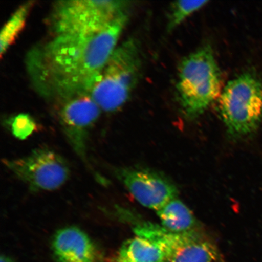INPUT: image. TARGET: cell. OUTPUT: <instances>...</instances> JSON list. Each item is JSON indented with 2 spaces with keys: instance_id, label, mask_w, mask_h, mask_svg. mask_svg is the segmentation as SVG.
<instances>
[{
  "instance_id": "1",
  "label": "cell",
  "mask_w": 262,
  "mask_h": 262,
  "mask_svg": "<svg viewBox=\"0 0 262 262\" xmlns=\"http://www.w3.org/2000/svg\"><path fill=\"white\" fill-rule=\"evenodd\" d=\"M128 19L126 11L100 32L54 36L31 49L26 66L35 90L44 97L59 101L90 94L98 75L117 47Z\"/></svg>"
},
{
  "instance_id": "2",
  "label": "cell",
  "mask_w": 262,
  "mask_h": 262,
  "mask_svg": "<svg viewBox=\"0 0 262 262\" xmlns=\"http://www.w3.org/2000/svg\"><path fill=\"white\" fill-rule=\"evenodd\" d=\"M176 89L182 112L191 120L201 116L219 98L221 73L211 46H203L180 62Z\"/></svg>"
},
{
  "instance_id": "3",
  "label": "cell",
  "mask_w": 262,
  "mask_h": 262,
  "mask_svg": "<svg viewBox=\"0 0 262 262\" xmlns=\"http://www.w3.org/2000/svg\"><path fill=\"white\" fill-rule=\"evenodd\" d=\"M141 67L140 49L135 39H127L117 46L90 93L101 110L114 112L126 103L138 83Z\"/></svg>"
},
{
  "instance_id": "4",
  "label": "cell",
  "mask_w": 262,
  "mask_h": 262,
  "mask_svg": "<svg viewBox=\"0 0 262 262\" xmlns=\"http://www.w3.org/2000/svg\"><path fill=\"white\" fill-rule=\"evenodd\" d=\"M219 110L229 136L250 135L262 122V82L243 73L226 84L219 98Z\"/></svg>"
},
{
  "instance_id": "5",
  "label": "cell",
  "mask_w": 262,
  "mask_h": 262,
  "mask_svg": "<svg viewBox=\"0 0 262 262\" xmlns=\"http://www.w3.org/2000/svg\"><path fill=\"white\" fill-rule=\"evenodd\" d=\"M127 3L116 0L55 2L50 16L54 36L84 35L100 32L127 11Z\"/></svg>"
},
{
  "instance_id": "6",
  "label": "cell",
  "mask_w": 262,
  "mask_h": 262,
  "mask_svg": "<svg viewBox=\"0 0 262 262\" xmlns=\"http://www.w3.org/2000/svg\"><path fill=\"white\" fill-rule=\"evenodd\" d=\"M4 162L16 178L34 191H54L61 187L70 176L67 162L47 148L35 149L28 156Z\"/></svg>"
},
{
  "instance_id": "7",
  "label": "cell",
  "mask_w": 262,
  "mask_h": 262,
  "mask_svg": "<svg viewBox=\"0 0 262 262\" xmlns=\"http://www.w3.org/2000/svg\"><path fill=\"white\" fill-rule=\"evenodd\" d=\"M60 101V123L75 152L86 162L88 136L100 116L101 108L88 93Z\"/></svg>"
},
{
  "instance_id": "8",
  "label": "cell",
  "mask_w": 262,
  "mask_h": 262,
  "mask_svg": "<svg viewBox=\"0 0 262 262\" xmlns=\"http://www.w3.org/2000/svg\"><path fill=\"white\" fill-rule=\"evenodd\" d=\"M118 175L140 205L156 211L178 195L173 183L150 170L125 169Z\"/></svg>"
},
{
  "instance_id": "9",
  "label": "cell",
  "mask_w": 262,
  "mask_h": 262,
  "mask_svg": "<svg viewBox=\"0 0 262 262\" xmlns=\"http://www.w3.org/2000/svg\"><path fill=\"white\" fill-rule=\"evenodd\" d=\"M57 262H98L99 256L91 238L80 228L69 227L59 229L52 242Z\"/></svg>"
},
{
  "instance_id": "10",
  "label": "cell",
  "mask_w": 262,
  "mask_h": 262,
  "mask_svg": "<svg viewBox=\"0 0 262 262\" xmlns=\"http://www.w3.org/2000/svg\"><path fill=\"white\" fill-rule=\"evenodd\" d=\"M220 261V254L215 245L194 231L179 235L169 248L166 262Z\"/></svg>"
},
{
  "instance_id": "11",
  "label": "cell",
  "mask_w": 262,
  "mask_h": 262,
  "mask_svg": "<svg viewBox=\"0 0 262 262\" xmlns=\"http://www.w3.org/2000/svg\"><path fill=\"white\" fill-rule=\"evenodd\" d=\"M166 241L137 236L123 244L115 262H166Z\"/></svg>"
},
{
  "instance_id": "12",
  "label": "cell",
  "mask_w": 262,
  "mask_h": 262,
  "mask_svg": "<svg viewBox=\"0 0 262 262\" xmlns=\"http://www.w3.org/2000/svg\"><path fill=\"white\" fill-rule=\"evenodd\" d=\"M162 227L177 234L194 232L196 225L194 216L182 201L175 198L157 211Z\"/></svg>"
},
{
  "instance_id": "13",
  "label": "cell",
  "mask_w": 262,
  "mask_h": 262,
  "mask_svg": "<svg viewBox=\"0 0 262 262\" xmlns=\"http://www.w3.org/2000/svg\"><path fill=\"white\" fill-rule=\"evenodd\" d=\"M33 4L34 2H28L19 6L3 28L0 34L1 55L4 54L9 48L14 43L19 33L24 29Z\"/></svg>"
},
{
  "instance_id": "14",
  "label": "cell",
  "mask_w": 262,
  "mask_h": 262,
  "mask_svg": "<svg viewBox=\"0 0 262 262\" xmlns=\"http://www.w3.org/2000/svg\"><path fill=\"white\" fill-rule=\"evenodd\" d=\"M208 1H178L171 5L167 30L171 32L194 12L204 7Z\"/></svg>"
},
{
  "instance_id": "15",
  "label": "cell",
  "mask_w": 262,
  "mask_h": 262,
  "mask_svg": "<svg viewBox=\"0 0 262 262\" xmlns=\"http://www.w3.org/2000/svg\"><path fill=\"white\" fill-rule=\"evenodd\" d=\"M36 123L28 114H19L11 122L12 133L16 138L25 140L30 136L36 129Z\"/></svg>"
},
{
  "instance_id": "16",
  "label": "cell",
  "mask_w": 262,
  "mask_h": 262,
  "mask_svg": "<svg viewBox=\"0 0 262 262\" xmlns=\"http://www.w3.org/2000/svg\"><path fill=\"white\" fill-rule=\"evenodd\" d=\"M0 262H15L11 257L7 256V255H2L1 260Z\"/></svg>"
}]
</instances>
